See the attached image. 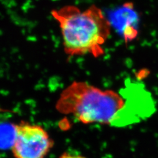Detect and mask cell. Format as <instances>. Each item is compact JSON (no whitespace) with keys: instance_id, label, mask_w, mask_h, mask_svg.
<instances>
[{"instance_id":"obj_3","label":"cell","mask_w":158,"mask_h":158,"mask_svg":"<svg viewBox=\"0 0 158 158\" xmlns=\"http://www.w3.org/2000/svg\"><path fill=\"white\" fill-rule=\"evenodd\" d=\"M13 128L11 151L15 158H45L54 146L49 133L40 125L21 121Z\"/></svg>"},{"instance_id":"obj_5","label":"cell","mask_w":158,"mask_h":158,"mask_svg":"<svg viewBox=\"0 0 158 158\" xmlns=\"http://www.w3.org/2000/svg\"><path fill=\"white\" fill-rule=\"evenodd\" d=\"M8 111L5 109H3L2 108L0 107V113H5V112H7Z\"/></svg>"},{"instance_id":"obj_1","label":"cell","mask_w":158,"mask_h":158,"mask_svg":"<svg viewBox=\"0 0 158 158\" xmlns=\"http://www.w3.org/2000/svg\"><path fill=\"white\" fill-rule=\"evenodd\" d=\"M56 108L85 125L123 127L138 123L146 116L123 94L85 81H76L69 85L59 96Z\"/></svg>"},{"instance_id":"obj_2","label":"cell","mask_w":158,"mask_h":158,"mask_svg":"<svg viewBox=\"0 0 158 158\" xmlns=\"http://www.w3.org/2000/svg\"><path fill=\"white\" fill-rule=\"evenodd\" d=\"M59 23L64 51L69 56L90 55L94 57L104 54L103 46L111 33V25L102 10L91 6L81 10L65 6L51 12Z\"/></svg>"},{"instance_id":"obj_4","label":"cell","mask_w":158,"mask_h":158,"mask_svg":"<svg viewBox=\"0 0 158 158\" xmlns=\"http://www.w3.org/2000/svg\"><path fill=\"white\" fill-rule=\"evenodd\" d=\"M59 158H87L84 156L77 155V154H73L70 153L64 152L62 153Z\"/></svg>"}]
</instances>
